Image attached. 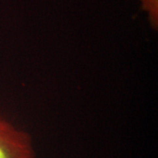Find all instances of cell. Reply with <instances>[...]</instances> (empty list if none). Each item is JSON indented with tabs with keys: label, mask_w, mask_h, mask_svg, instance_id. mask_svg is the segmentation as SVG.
Instances as JSON below:
<instances>
[{
	"label": "cell",
	"mask_w": 158,
	"mask_h": 158,
	"mask_svg": "<svg viewBox=\"0 0 158 158\" xmlns=\"http://www.w3.org/2000/svg\"><path fill=\"white\" fill-rule=\"evenodd\" d=\"M0 158H36L32 137L0 117Z\"/></svg>",
	"instance_id": "obj_1"
},
{
	"label": "cell",
	"mask_w": 158,
	"mask_h": 158,
	"mask_svg": "<svg viewBox=\"0 0 158 158\" xmlns=\"http://www.w3.org/2000/svg\"><path fill=\"white\" fill-rule=\"evenodd\" d=\"M143 9L148 12L149 20L154 28H157V0H141Z\"/></svg>",
	"instance_id": "obj_2"
}]
</instances>
